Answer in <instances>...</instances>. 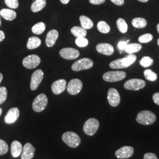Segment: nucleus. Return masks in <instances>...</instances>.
Instances as JSON below:
<instances>
[{"label":"nucleus","instance_id":"f257e3e1","mask_svg":"<svg viewBox=\"0 0 159 159\" xmlns=\"http://www.w3.org/2000/svg\"><path fill=\"white\" fill-rule=\"evenodd\" d=\"M137 57L133 54H129L123 58H119L110 63V67L113 69H121L129 67L136 61Z\"/></svg>","mask_w":159,"mask_h":159},{"label":"nucleus","instance_id":"f03ea898","mask_svg":"<svg viewBox=\"0 0 159 159\" xmlns=\"http://www.w3.org/2000/svg\"><path fill=\"white\" fill-rule=\"evenodd\" d=\"M156 120V115L152 111L143 110L139 112L136 117V121L143 125H150Z\"/></svg>","mask_w":159,"mask_h":159},{"label":"nucleus","instance_id":"7ed1b4c3","mask_svg":"<svg viewBox=\"0 0 159 159\" xmlns=\"http://www.w3.org/2000/svg\"><path fill=\"white\" fill-rule=\"evenodd\" d=\"M62 140L69 147L71 148H77L81 143V139L79 136L72 131L64 133L62 136Z\"/></svg>","mask_w":159,"mask_h":159},{"label":"nucleus","instance_id":"20e7f679","mask_svg":"<svg viewBox=\"0 0 159 159\" xmlns=\"http://www.w3.org/2000/svg\"><path fill=\"white\" fill-rule=\"evenodd\" d=\"M99 121L94 118H91L85 121L83 126V131L88 136L94 135L99 128Z\"/></svg>","mask_w":159,"mask_h":159},{"label":"nucleus","instance_id":"39448f33","mask_svg":"<svg viewBox=\"0 0 159 159\" xmlns=\"http://www.w3.org/2000/svg\"><path fill=\"white\" fill-rule=\"evenodd\" d=\"M48 98L44 94H40L35 97L33 102V108L35 112H41L46 109Z\"/></svg>","mask_w":159,"mask_h":159},{"label":"nucleus","instance_id":"423d86ee","mask_svg":"<svg viewBox=\"0 0 159 159\" xmlns=\"http://www.w3.org/2000/svg\"><path fill=\"white\" fill-rule=\"evenodd\" d=\"M93 66V61L90 58H83L76 61L71 66L74 71H80L91 68Z\"/></svg>","mask_w":159,"mask_h":159},{"label":"nucleus","instance_id":"0eeeda50","mask_svg":"<svg viewBox=\"0 0 159 159\" xmlns=\"http://www.w3.org/2000/svg\"><path fill=\"white\" fill-rule=\"evenodd\" d=\"M126 73L124 71H108L102 75V78L104 81L107 82H117L125 79Z\"/></svg>","mask_w":159,"mask_h":159},{"label":"nucleus","instance_id":"6e6552de","mask_svg":"<svg viewBox=\"0 0 159 159\" xmlns=\"http://www.w3.org/2000/svg\"><path fill=\"white\" fill-rule=\"evenodd\" d=\"M146 84V82L143 80L133 79L127 81L125 83L124 87L127 90L137 91L143 89Z\"/></svg>","mask_w":159,"mask_h":159},{"label":"nucleus","instance_id":"1a4fd4ad","mask_svg":"<svg viewBox=\"0 0 159 159\" xmlns=\"http://www.w3.org/2000/svg\"><path fill=\"white\" fill-rule=\"evenodd\" d=\"M41 63V59L39 56L35 54H31L25 57L23 60L24 67L28 69L36 68Z\"/></svg>","mask_w":159,"mask_h":159},{"label":"nucleus","instance_id":"9d476101","mask_svg":"<svg viewBox=\"0 0 159 159\" xmlns=\"http://www.w3.org/2000/svg\"><path fill=\"white\" fill-rule=\"evenodd\" d=\"M83 89V83L80 80L74 79L71 80L67 86V90L71 95H77Z\"/></svg>","mask_w":159,"mask_h":159},{"label":"nucleus","instance_id":"9b49d317","mask_svg":"<svg viewBox=\"0 0 159 159\" xmlns=\"http://www.w3.org/2000/svg\"><path fill=\"white\" fill-rule=\"evenodd\" d=\"M44 78V73L41 70H37L34 71V73L31 76L30 88L31 90L34 91L38 89L40 83L43 81Z\"/></svg>","mask_w":159,"mask_h":159},{"label":"nucleus","instance_id":"f8f14e48","mask_svg":"<svg viewBox=\"0 0 159 159\" xmlns=\"http://www.w3.org/2000/svg\"><path fill=\"white\" fill-rule=\"evenodd\" d=\"M60 56L66 60H74L80 56V52L73 48H64L60 51Z\"/></svg>","mask_w":159,"mask_h":159},{"label":"nucleus","instance_id":"ddd939ff","mask_svg":"<svg viewBox=\"0 0 159 159\" xmlns=\"http://www.w3.org/2000/svg\"><path fill=\"white\" fill-rule=\"evenodd\" d=\"M107 100L111 106L117 107L120 102V96L118 91L113 88L110 89L107 94Z\"/></svg>","mask_w":159,"mask_h":159},{"label":"nucleus","instance_id":"4468645a","mask_svg":"<svg viewBox=\"0 0 159 159\" xmlns=\"http://www.w3.org/2000/svg\"><path fill=\"white\" fill-rule=\"evenodd\" d=\"M20 116V110L17 107H13L10 108L4 118V121L6 123L10 125L16 121Z\"/></svg>","mask_w":159,"mask_h":159},{"label":"nucleus","instance_id":"2eb2a0df","mask_svg":"<svg viewBox=\"0 0 159 159\" xmlns=\"http://www.w3.org/2000/svg\"><path fill=\"white\" fill-rule=\"evenodd\" d=\"M134 153V148L131 146H124L117 150L115 154L119 159H128Z\"/></svg>","mask_w":159,"mask_h":159},{"label":"nucleus","instance_id":"dca6fc26","mask_svg":"<svg viewBox=\"0 0 159 159\" xmlns=\"http://www.w3.org/2000/svg\"><path fill=\"white\" fill-rule=\"evenodd\" d=\"M67 88V82L65 80L60 79L54 81L51 85V90L55 94H60Z\"/></svg>","mask_w":159,"mask_h":159},{"label":"nucleus","instance_id":"f3484780","mask_svg":"<svg viewBox=\"0 0 159 159\" xmlns=\"http://www.w3.org/2000/svg\"><path fill=\"white\" fill-rule=\"evenodd\" d=\"M35 148L30 143H26L23 147L21 159H32L34 157Z\"/></svg>","mask_w":159,"mask_h":159},{"label":"nucleus","instance_id":"a211bd4d","mask_svg":"<svg viewBox=\"0 0 159 159\" xmlns=\"http://www.w3.org/2000/svg\"><path fill=\"white\" fill-rule=\"evenodd\" d=\"M97 51L99 53L106 56H111L114 53V47L108 43H100L96 46Z\"/></svg>","mask_w":159,"mask_h":159},{"label":"nucleus","instance_id":"6ab92c4d","mask_svg":"<svg viewBox=\"0 0 159 159\" xmlns=\"http://www.w3.org/2000/svg\"><path fill=\"white\" fill-rule=\"evenodd\" d=\"M58 37V32L56 30H51L47 34L46 37V45L48 47H51L54 46Z\"/></svg>","mask_w":159,"mask_h":159},{"label":"nucleus","instance_id":"aec40b11","mask_svg":"<svg viewBox=\"0 0 159 159\" xmlns=\"http://www.w3.org/2000/svg\"><path fill=\"white\" fill-rule=\"evenodd\" d=\"M23 149V146L21 143L17 140L13 141L11 145V153L12 156L15 158L18 157L22 153Z\"/></svg>","mask_w":159,"mask_h":159},{"label":"nucleus","instance_id":"412c9836","mask_svg":"<svg viewBox=\"0 0 159 159\" xmlns=\"http://www.w3.org/2000/svg\"><path fill=\"white\" fill-rule=\"evenodd\" d=\"M0 16L7 21H12L16 18L17 13L11 9L4 8L0 11Z\"/></svg>","mask_w":159,"mask_h":159},{"label":"nucleus","instance_id":"4be33fe9","mask_svg":"<svg viewBox=\"0 0 159 159\" xmlns=\"http://www.w3.org/2000/svg\"><path fill=\"white\" fill-rule=\"evenodd\" d=\"M46 0H35L31 6V10L33 12L42 10L46 6Z\"/></svg>","mask_w":159,"mask_h":159},{"label":"nucleus","instance_id":"5701e85b","mask_svg":"<svg viewBox=\"0 0 159 159\" xmlns=\"http://www.w3.org/2000/svg\"><path fill=\"white\" fill-rule=\"evenodd\" d=\"M41 41L37 37H31L28 40L27 47L29 50H33L40 47Z\"/></svg>","mask_w":159,"mask_h":159},{"label":"nucleus","instance_id":"b1692460","mask_svg":"<svg viewBox=\"0 0 159 159\" xmlns=\"http://www.w3.org/2000/svg\"><path fill=\"white\" fill-rule=\"evenodd\" d=\"M80 21L81 27L85 30H89L93 28L94 24L90 18L85 16H81L80 17Z\"/></svg>","mask_w":159,"mask_h":159},{"label":"nucleus","instance_id":"393cba45","mask_svg":"<svg viewBox=\"0 0 159 159\" xmlns=\"http://www.w3.org/2000/svg\"><path fill=\"white\" fill-rule=\"evenodd\" d=\"M71 32L72 34L77 38L85 37L87 35L86 30L83 29V27H80L78 26L73 27L71 30Z\"/></svg>","mask_w":159,"mask_h":159},{"label":"nucleus","instance_id":"a878e982","mask_svg":"<svg viewBox=\"0 0 159 159\" xmlns=\"http://www.w3.org/2000/svg\"><path fill=\"white\" fill-rule=\"evenodd\" d=\"M132 25L137 29H143L147 25V21L144 18L137 17L132 20Z\"/></svg>","mask_w":159,"mask_h":159},{"label":"nucleus","instance_id":"bb28decb","mask_svg":"<svg viewBox=\"0 0 159 159\" xmlns=\"http://www.w3.org/2000/svg\"><path fill=\"white\" fill-rule=\"evenodd\" d=\"M142 45H140V44L132 43L127 45L125 51L128 54H134L140 51L142 49Z\"/></svg>","mask_w":159,"mask_h":159},{"label":"nucleus","instance_id":"cd10ccee","mask_svg":"<svg viewBox=\"0 0 159 159\" xmlns=\"http://www.w3.org/2000/svg\"><path fill=\"white\" fill-rule=\"evenodd\" d=\"M46 30V25L43 22L37 23L35 24L32 27V31L33 33L37 35H40L44 33Z\"/></svg>","mask_w":159,"mask_h":159},{"label":"nucleus","instance_id":"c85d7f7f","mask_svg":"<svg viewBox=\"0 0 159 159\" xmlns=\"http://www.w3.org/2000/svg\"><path fill=\"white\" fill-rule=\"evenodd\" d=\"M98 30L104 34L108 33L110 31V27L107 23L104 21H100L97 24Z\"/></svg>","mask_w":159,"mask_h":159},{"label":"nucleus","instance_id":"c756f323","mask_svg":"<svg viewBox=\"0 0 159 159\" xmlns=\"http://www.w3.org/2000/svg\"><path fill=\"white\" fill-rule=\"evenodd\" d=\"M116 24H117V28L121 33H125L127 31L128 26L126 21L123 18H119L117 20Z\"/></svg>","mask_w":159,"mask_h":159},{"label":"nucleus","instance_id":"7c9ffc66","mask_svg":"<svg viewBox=\"0 0 159 159\" xmlns=\"http://www.w3.org/2000/svg\"><path fill=\"white\" fill-rule=\"evenodd\" d=\"M144 75L146 79L150 81H155L157 79V75L151 70H146L144 71Z\"/></svg>","mask_w":159,"mask_h":159},{"label":"nucleus","instance_id":"2f4dec72","mask_svg":"<svg viewBox=\"0 0 159 159\" xmlns=\"http://www.w3.org/2000/svg\"><path fill=\"white\" fill-rule=\"evenodd\" d=\"M140 64L145 68L151 66L154 63L153 60L151 57L144 56L140 60Z\"/></svg>","mask_w":159,"mask_h":159},{"label":"nucleus","instance_id":"473e14b6","mask_svg":"<svg viewBox=\"0 0 159 159\" xmlns=\"http://www.w3.org/2000/svg\"><path fill=\"white\" fill-rule=\"evenodd\" d=\"M75 44L79 47H85L88 46L89 41L85 37H79L75 40Z\"/></svg>","mask_w":159,"mask_h":159},{"label":"nucleus","instance_id":"72a5a7b5","mask_svg":"<svg viewBox=\"0 0 159 159\" xmlns=\"http://www.w3.org/2000/svg\"><path fill=\"white\" fill-rule=\"evenodd\" d=\"M153 35L151 34H143L139 38V41L140 43H147L153 40Z\"/></svg>","mask_w":159,"mask_h":159},{"label":"nucleus","instance_id":"f704fd0d","mask_svg":"<svg viewBox=\"0 0 159 159\" xmlns=\"http://www.w3.org/2000/svg\"><path fill=\"white\" fill-rule=\"evenodd\" d=\"M7 98V90L5 87H0V105L6 102Z\"/></svg>","mask_w":159,"mask_h":159},{"label":"nucleus","instance_id":"c9c22d12","mask_svg":"<svg viewBox=\"0 0 159 159\" xmlns=\"http://www.w3.org/2000/svg\"><path fill=\"white\" fill-rule=\"evenodd\" d=\"M8 151V146L7 143L0 139V155H4L7 153Z\"/></svg>","mask_w":159,"mask_h":159},{"label":"nucleus","instance_id":"e433bc0d","mask_svg":"<svg viewBox=\"0 0 159 159\" xmlns=\"http://www.w3.org/2000/svg\"><path fill=\"white\" fill-rule=\"evenodd\" d=\"M6 5L12 9H16L19 6L18 0H5Z\"/></svg>","mask_w":159,"mask_h":159},{"label":"nucleus","instance_id":"4c0bfd02","mask_svg":"<svg viewBox=\"0 0 159 159\" xmlns=\"http://www.w3.org/2000/svg\"><path fill=\"white\" fill-rule=\"evenodd\" d=\"M129 42V40H127V41H121L119 42L117 44V47L119 48L120 52L123 50H125L127 46L128 45V43Z\"/></svg>","mask_w":159,"mask_h":159},{"label":"nucleus","instance_id":"58836bf2","mask_svg":"<svg viewBox=\"0 0 159 159\" xmlns=\"http://www.w3.org/2000/svg\"><path fill=\"white\" fill-rule=\"evenodd\" d=\"M144 159H158L155 154L152 153H146L144 156Z\"/></svg>","mask_w":159,"mask_h":159},{"label":"nucleus","instance_id":"ea45409f","mask_svg":"<svg viewBox=\"0 0 159 159\" xmlns=\"http://www.w3.org/2000/svg\"><path fill=\"white\" fill-rule=\"evenodd\" d=\"M106 0H89L90 2L93 5H100L103 4Z\"/></svg>","mask_w":159,"mask_h":159},{"label":"nucleus","instance_id":"a19ab883","mask_svg":"<svg viewBox=\"0 0 159 159\" xmlns=\"http://www.w3.org/2000/svg\"><path fill=\"white\" fill-rule=\"evenodd\" d=\"M153 100L154 103L159 106V93H154L153 96Z\"/></svg>","mask_w":159,"mask_h":159},{"label":"nucleus","instance_id":"79ce46f5","mask_svg":"<svg viewBox=\"0 0 159 159\" xmlns=\"http://www.w3.org/2000/svg\"><path fill=\"white\" fill-rule=\"evenodd\" d=\"M112 2L117 6H122L125 3V0H111Z\"/></svg>","mask_w":159,"mask_h":159},{"label":"nucleus","instance_id":"37998d69","mask_svg":"<svg viewBox=\"0 0 159 159\" xmlns=\"http://www.w3.org/2000/svg\"><path fill=\"white\" fill-rule=\"evenodd\" d=\"M4 39H5V33L2 30H0V42L2 41Z\"/></svg>","mask_w":159,"mask_h":159},{"label":"nucleus","instance_id":"c03bdc74","mask_svg":"<svg viewBox=\"0 0 159 159\" xmlns=\"http://www.w3.org/2000/svg\"><path fill=\"white\" fill-rule=\"evenodd\" d=\"M70 0H60L61 2L63 4H67Z\"/></svg>","mask_w":159,"mask_h":159},{"label":"nucleus","instance_id":"a18cd8bd","mask_svg":"<svg viewBox=\"0 0 159 159\" xmlns=\"http://www.w3.org/2000/svg\"><path fill=\"white\" fill-rule=\"evenodd\" d=\"M2 79H3V75L0 73V84H1Z\"/></svg>","mask_w":159,"mask_h":159},{"label":"nucleus","instance_id":"49530a36","mask_svg":"<svg viewBox=\"0 0 159 159\" xmlns=\"http://www.w3.org/2000/svg\"><path fill=\"white\" fill-rule=\"evenodd\" d=\"M138 1L140 2H146L148 0H138Z\"/></svg>","mask_w":159,"mask_h":159},{"label":"nucleus","instance_id":"de8ad7c7","mask_svg":"<svg viewBox=\"0 0 159 159\" xmlns=\"http://www.w3.org/2000/svg\"><path fill=\"white\" fill-rule=\"evenodd\" d=\"M157 31H158V33H159V23L157 24Z\"/></svg>","mask_w":159,"mask_h":159},{"label":"nucleus","instance_id":"09e8293b","mask_svg":"<svg viewBox=\"0 0 159 159\" xmlns=\"http://www.w3.org/2000/svg\"><path fill=\"white\" fill-rule=\"evenodd\" d=\"M2 108H0V116L1 115V114H2Z\"/></svg>","mask_w":159,"mask_h":159},{"label":"nucleus","instance_id":"8fccbe9b","mask_svg":"<svg viewBox=\"0 0 159 159\" xmlns=\"http://www.w3.org/2000/svg\"><path fill=\"white\" fill-rule=\"evenodd\" d=\"M157 44H158V46H159V39H158V40H157Z\"/></svg>","mask_w":159,"mask_h":159},{"label":"nucleus","instance_id":"3c124183","mask_svg":"<svg viewBox=\"0 0 159 159\" xmlns=\"http://www.w3.org/2000/svg\"><path fill=\"white\" fill-rule=\"evenodd\" d=\"M1 25V17H0V26Z\"/></svg>","mask_w":159,"mask_h":159}]
</instances>
